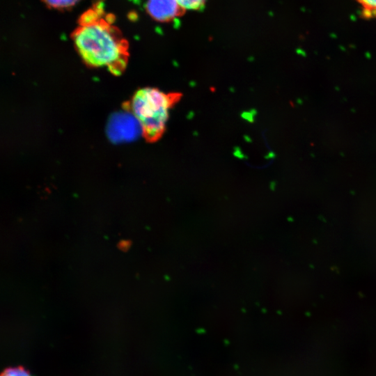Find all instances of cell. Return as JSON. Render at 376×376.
<instances>
[{
    "instance_id": "277c9868",
    "label": "cell",
    "mask_w": 376,
    "mask_h": 376,
    "mask_svg": "<svg viewBox=\"0 0 376 376\" xmlns=\"http://www.w3.org/2000/svg\"><path fill=\"white\" fill-rule=\"evenodd\" d=\"M361 7L366 18H376V0H355Z\"/></svg>"
},
{
    "instance_id": "8992f818",
    "label": "cell",
    "mask_w": 376,
    "mask_h": 376,
    "mask_svg": "<svg viewBox=\"0 0 376 376\" xmlns=\"http://www.w3.org/2000/svg\"><path fill=\"white\" fill-rule=\"evenodd\" d=\"M185 10H200L203 9L206 0H177Z\"/></svg>"
},
{
    "instance_id": "7a4b0ae2",
    "label": "cell",
    "mask_w": 376,
    "mask_h": 376,
    "mask_svg": "<svg viewBox=\"0 0 376 376\" xmlns=\"http://www.w3.org/2000/svg\"><path fill=\"white\" fill-rule=\"evenodd\" d=\"M182 96L181 93H166L155 88L146 87L138 90L124 106L139 122L146 141L153 143L162 136L169 110Z\"/></svg>"
},
{
    "instance_id": "52a82bcc",
    "label": "cell",
    "mask_w": 376,
    "mask_h": 376,
    "mask_svg": "<svg viewBox=\"0 0 376 376\" xmlns=\"http://www.w3.org/2000/svg\"><path fill=\"white\" fill-rule=\"evenodd\" d=\"M1 376H31L29 373L22 366L8 368Z\"/></svg>"
},
{
    "instance_id": "3957f363",
    "label": "cell",
    "mask_w": 376,
    "mask_h": 376,
    "mask_svg": "<svg viewBox=\"0 0 376 376\" xmlns=\"http://www.w3.org/2000/svg\"><path fill=\"white\" fill-rule=\"evenodd\" d=\"M146 8L152 19L160 22H171L186 11L177 0H148Z\"/></svg>"
},
{
    "instance_id": "5b68a950",
    "label": "cell",
    "mask_w": 376,
    "mask_h": 376,
    "mask_svg": "<svg viewBox=\"0 0 376 376\" xmlns=\"http://www.w3.org/2000/svg\"><path fill=\"white\" fill-rule=\"evenodd\" d=\"M49 8L66 9L75 5L80 0H42Z\"/></svg>"
},
{
    "instance_id": "6da1fadb",
    "label": "cell",
    "mask_w": 376,
    "mask_h": 376,
    "mask_svg": "<svg viewBox=\"0 0 376 376\" xmlns=\"http://www.w3.org/2000/svg\"><path fill=\"white\" fill-rule=\"evenodd\" d=\"M113 21L114 16L105 14L101 3L94 5L81 15L72 38L87 65L120 75L128 62L129 45Z\"/></svg>"
}]
</instances>
